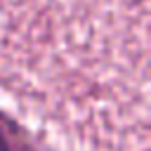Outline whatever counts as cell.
<instances>
[{
    "instance_id": "1",
    "label": "cell",
    "mask_w": 151,
    "mask_h": 151,
    "mask_svg": "<svg viewBox=\"0 0 151 151\" xmlns=\"http://www.w3.org/2000/svg\"><path fill=\"white\" fill-rule=\"evenodd\" d=\"M0 151H9V146L5 144V139H2V137H0Z\"/></svg>"
}]
</instances>
